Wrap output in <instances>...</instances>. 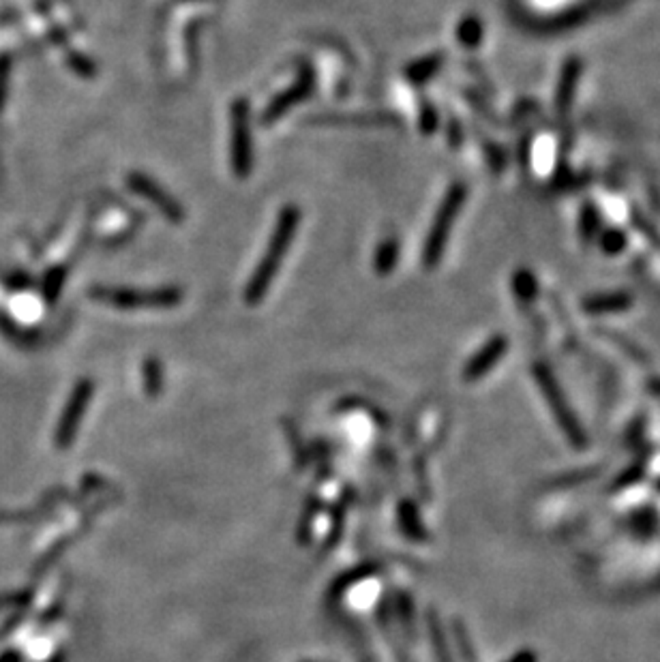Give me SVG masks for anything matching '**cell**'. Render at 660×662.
I'll return each instance as SVG.
<instances>
[{"instance_id":"5bb4252c","label":"cell","mask_w":660,"mask_h":662,"mask_svg":"<svg viewBox=\"0 0 660 662\" xmlns=\"http://www.w3.org/2000/svg\"><path fill=\"white\" fill-rule=\"evenodd\" d=\"M71 66H74V69L78 71L80 75H84V78H95V75H97V66H95L93 60L89 58V56L75 54L74 60H71Z\"/></svg>"},{"instance_id":"9c48e42d","label":"cell","mask_w":660,"mask_h":662,"mask_svg":"<svg viewBox=\"0 0 660 662\" xmlns=\"http://www.w3.org/2000/svg\"><path fill=\"white\" fill-rule=\"evenodd\" d=\"M399 253H401V245L395 236H386L382 243H377L376 253H373V270L377 276H388L395 270L399 264Z\"/></svg>"},{"instance_id":"277c9868","label":"cell","mask_w":660,"mask_h":662,"mask_svg":"<svg viewBox=\"0 0 660 662\" xmlns=\"http://www.w3.org/2000/svg\"><path fill=\"white\" fill-rule=\"evenodd\" d=\"M463 198H465V189L462 187V184H454V187L448 191L446 198H444L442 206H439L438 210L436 221H433L431 230H429L427 240H424V249H423V261H424V266H429V269L436 266L439 258H442L444 245H446L448 232H450V228H453V221L454 217H457L459 208H462Z\"/></svg>"},{"instance_id":"9a60e30c","label":"cell","mask_w":660,"mask_h":662,"mask_svg":"<svg viewBox=\"0 0 660 662\" xmlns=\"http://www.w3.org/2000/svg\"><path fill=\"white\" fill-rule=\"evenodd\" d=\"M438 127V114L429 104H423L421 110V129L423 133H433Z\"/></svg>"},{"instance_id":"8fae6325","label":"cell","mask_w":660,"mask_h":662,"mask_svg":"<svg viewBox=\"0 0 660 662\" xmlns=\"http://www.w3.org/2000/svg\"><path fill=\"white\" fill-rule=\"evenodd\" d=\"M439 66H442V56H424V58L416 60V63H409L406 66V78L412 82V84H423V82L431 80L433 75L438 74Z\"/></svg>"},{"instance_id":"7a4b0ae2","label":"cell","mask_w":660,"mask_h":662,"mask_svg":"<svg viewBox=\"0 0 660 662\" xmlns=\"http://www.w3.org/2000/svg\"><path fill=\"white\" fill-rule=\"evenodd\" d=\"M95 300L105 302L122 311H140V309H174L185 300V290L181 285H163L151 287V290H137V287L120 285H95L90 290Z\"/></svg>"},{"instance_id":"30bf717a","label":"cell","mask_w":660,"mask_h":662,"mask_svg":"<svg viewBox=\"0 0 660 662\" xmlns=\"http://www.w3.org/2000/svg\"><path fill=\"white\" fill-rule=\"evenodd\" d=\"M326 125H395L397 118L392 114H382V112H371V114H344V116H322Z\"/></svg>"},{"instance_id":"5b68a950","label":"cell","mask_w":660,"mask_h":662,"mask_svg":"<svg viewBox=\"0 0 660 662\" xmlns=\"http://www.w3.org/2000/svg\"><path fill=\"white\" fill-rule=\"evenodd\" d=\"M127 187H129L136 195H140V198L148 199V202H151L163 217L170 221V223L178 225L185 221V208H182V204L178 202L172 193H167L155 178L148 176V174H127Z\"/></svg>"},{"instance_id":"6da1fadb","label":"cell","mask_w":660,"mask_h":662,"mask_svg":"<svg viewBox=\"0 0 660 662\" xmlns=\"http://www.w3.org/2000/svg\"><path fill=\"white\" fill-rule=\"evenodd\" d=\"M300 225V208L296 204H288L281 208L277 223H275L273 234H270L268 245H266L262 260L253 269V275L249 276L247 285H245V302L247 305H258L268 294L270 285H273L275 276H277L281 264H283L285 253H288L294 236L299 232Z\"/></svg>"},{"instance_id":"8992f818","label":"cell","mask_w":660,"mask_h":662,"mask_svg":"<svg viewBox=\"0 0 660 662\" xmlns=\"http://www.w3.org/2000/svg\"><path fill=\"white\" fill-rule=\"evenodd\" d=\"M314 89H315L314 66L303 63L299 66V75H296L294 84H291L290 89H285L283 92H279V95L264 107L262 121H260V122H262V125H266V127L273 125V122H277L281 116L288 114L291 107L303 104L307 97L314 92Z\"/></svg>"},{"instance_id":"4fadbf2b","label":"cell","mask_w":660,"mask_h":662,"mask_svg":"<svg viewBox=\"0 0 660 662\" xmlns=\"http://www.w3.org/2000/svg\"><path fill=\"white\" fill-rule=\"evenodd\" d=\"M459 41L465 45H476L480 41V27L474 18L463 19L459 27Z\"/></svg>"},{"instance_id":"52a82bcc","label":"cell","mask_w":660,"mask_h":662,"mask_svg":"<svg viewBox=\"0 0 660 662\" xmlns=\"http://www.w3.org/2000/svg\"><path fill=\"white\" fill-rule=\"evenodd\" d=\"M539 379L542 384V390H545L547 399H549L551 408H554L557 423H560L562 431L566 433V438L572 441V446H575V448H583V446H587V438L583 435V431L579 427V420L575 418V414L571 412V408H568L564 399H562L560 390H557L554 379L547 376V373H542Z\"/></svg>"},{"instance_id":"2e32d148","label":"cell","mask_w":660,"mask_h":662,"mask_svg":"<svg viewBox=\"0 0 660 662\" xmlns=\"http://www.w3.org/2000/svg\"><path fill=\"white\" fill-rule=\"evenodd\" d=\"M52 273L54 275H50V279H48V294H50V299H56V294H58V287L63 285L65 273L60 269L52 270Z\"/></svg>"},{"instance_id":"e0dca14e","label":"cell","mask_w":660,"mask_h":662,"mask_svg":"<svg viewBox=\"0 0 660 662\" xmlns=\"http://www.w3.org/2000/svg\"><path fill=\"white\" fill-rule=\"evenodd\" d=\"M506 662H539V656H536V651L524 650V651H516L513 658H509Z\"/></svg>"},{"instance_id":"7c38bea8","label":"cell","mask_w":660,"mask_h":662,"mask_svg":"<svg viewBox=\"0 0 660 662\" xmlns=\"http://www.w3.org/2000/svg\"><path fill=\"white\" fill-rule=\"evenodd\" d=\"M161 384H163V371H161V362L155 361V358H148L144 362V386L148 390L151 397L161 393Z\"/></svg>"},{"instance_id":"ba28073f","label":"cell","mask_w":660,"mask_h":662,"mask_svg":"<svg viewBox=\"0 0 660 662\" xmlns=\"http://www.w3.org/2000/svg\"><path fill=\"white\" fill-rule=\"evenodd\" d=\"M504 347H506L504 339H493V341H491L485 350H480L478 354H476L472 361H470L468 367L463 369V378L476 379L483 376L485 371H489V369L498 362V358L502 356Z\"/></svg>"},{"instance_id":"3957f363","label":"cell","mask_w":660,"mask_h":662,"mask_svg":"<svg viewBox=\"0 0 660 662\" xmlns=\"http://www.w3.org/2000/svg\"><path fill=\"white\" fill-rule=\"evenodd\" d=\"M229 129H232V144H229V161H232L234 176L245 181L253 169V140H252V105L249 99L238 97L229 107Z\"/></svg>"}]
</instances>
